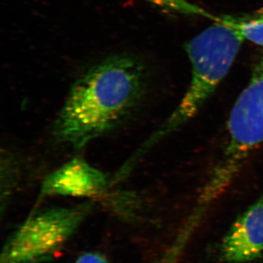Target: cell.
Returning a JSON list of instances; mask_svg holds the SVG:
<instances>
[{
  "label": "cell",
  "instance_id": "52a82bcc",
  "mask_svg": "<svg viewBox=\"0 0 263 263\" xmlns=\"http://www.w3.org/2000/svg\"><path fill=\"white\" fill-rule=\"evenodd\" d=\"M226 18L239 31L245 40L263 46V13L245 18L227 16Z\"/></svg>",
  "mask_w": 263,
  "mask_h": 263
},
{
  "label": "cell",
  "instance_id": "3957f363",
  "mask_svg": "<svg viewBox=\"0 0 263 263\" xmlns=\"http://www.w3.org/2000/svg\"><path fill=\"white\" fill-rule=\"evenodd\" d=\"M228 139L199 196L214 203L236 179L249 156L263 143V58L230 111Z\"/></svg>",
  "mask_w": 263,
  "mask_h": 263
},
{
  "label": "cell",
  "instance_id": "6da1fadb",
  "mask_svg": "<svg viewBox=\"0 0 263 263\" xmlns=\"http://www.w3.org/2000/svg\"><path fill=\"white\" fill-rule=\"evenodd\" d=\"M148 72L143 60L115 53L89 66L71 84L53 127L59 144L80 149L122 127L146 99Z\"/></svg>",
  "mask_w": 263,
  "mask_h": 263
},
{
  "label": "cell",
  "instance_id": "8992f818",
  "mask_svg": "<svg viewBox=\"0 0 263 263\" xmlns=\"http://www.w3.org/2000/svg\"><path fill=\"white\" fill-rule=\"evenodd\" d=\"M111 185L108 176L81 157H75L48 174L43 180L41 197L101 196Z\"/></svg>",
  "mask_w": 263,
  "mask_h": 263
},
{
  "label": "cell",
  "instance_id": "9c48e42d",
  "mask_svg": "<svg viewBox=\"0 0 263 263\" xmlns=\"http://www.w3.org/2000/svg\"><path fill=\"white\" fill-rule=\"evenodd\" d=\"M75 263H108L107 259L101 254L95 252H88L83 254L77 259Z\"/></svg>",
  "mask_w": 263,
  "mask_h": 263
},
{
  "label": "cell",
  "instance_id": "30bf717a",
  "mask_svg": "<svg viewBox=\"0 0 263 263\" xmlns=\"http://www.w3.org/2000/svg\"><path fill=\"white\" fill-rule=\"evenodd\" d=\"M180 255H181V252L179 249L170 247L157 263H178Z\"/></svg>",
  "mask_w": 263,
  "mask_h": 263
},
{
  "label": "cell",
  "instance_id": "7a4b0ae2",
  "mask_svg": "<svg viewBox=\"0 0 263 263\" xmlns=\"http://www.w3.org/2000/svg\"><path fill=\"white\" fill-rule=\"evenodd\" d=\"M245 38L226 18L193 38L186 46L191 80L177 107L163 124L137 150L143 156L197 115L233 65Z\"/></svg>",
  "mask_w": 263,
  "mask_h": 263
},
{
  "label": "cell",
  "instance_id": "ba28073f",
  "mask_svg": "<svg viewBox=\"0 0 263 263\" xmlns=\"http://www.w3.org/2000/svg\"><path fill=\"white\" fill-rule=\"evenodd\" d=\"M146 1L151 2L160 6L171 8V9L181 10V11L205 15V16H212L206 13H204L203 10H200V8L189 4L184 0H146Z\"/></svg>",
  "mask_w": 263,
  "mask_h": 263
},
{
  "label": "cell",
  "instance_id": "5b68a950",
  "mask_svg": "<svg viewBox=\"0 0 263 263\" xmlns=\"http://www.w3.org/2000/svg\"><path fill=\"white\" fill-rule=\"evenodd\" d=\"M219 257L224 263H249L263 257V193L223 237Z\"/></svg>",
  "mask_w": 263,
  "mask_h": 263
},
{
  "label": "cell",
  "instance_id": "277c9868",
  "mask_svg": "<svg viewBox=\"0 0 263 263\" xmlns=\"http://www.w3.org/2000/svg\"><path fill=\"white\" fill-rule=\"evenodd\" d=\"M92 210L91 202L34 212L13 232L0 263H43L61 252Z\"/></svg>",
  "mask_w": 263,
  "mask_h": 263
}]
</instances>
